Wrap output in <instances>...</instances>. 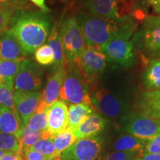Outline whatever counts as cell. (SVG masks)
Here are the masks:
<instances>
[{"mask_svg":"<svg viewBox=\"0 0 160 160\" xmlns=\"http://www.w3.org/2000/svg\"><path fill=\"white\" fill-rule=\"evenodd\" d=\"M77 140V137L73 131L68 128L65 131L62 132L59 134L53 137V143L55 148L57 157H59L61 153L69 147H71Z\"/></svg>","mask_w":160,"mask_h":160,"instance_id":"27","label":"cell"},{"mask_svg":"<svg viewBox=\"0 0 160 160\" xmlns=\"http://www.w3.org/2000/svg\"><path fill=\"white\" fill-rule=\"evenodd\" d=\"M47 39L48 45L51 48L53 54H54V62L53 64L52 71L55 72L58 70L65 68L67 63H66L65 57L64 54L61 37H60L59 32V28H58L57 24L53 25Z\"/></svg>","mask_w":160,"mask_h":160,"instance_id":"21","label":"cell"},{"mask_svg":"<svg viewBox=\"0 0 160 160\" xmlns=\"http://www.w3.org/2000/svg\"><path fill=\"white\" fill-rule=\"evenodd\" d=\"M84 5L91 15L105 19H122L119 9L113 0H83Z\"/></svg>","mask_w":160,"mask_h":160,"instance_id":"16","label":"cell"},{"mask_svg":"<svg viewBox=\"0 0 160 160\" xmlns=\"http://www.w3.org/2000/svg\"><path fill=\"white\" fill-rule=\"evenodd\" d=\"M68 111L67 105L62 100H57L46 108L47 131L52 138L68 128Z\"/></svg>","mask_w":160,"mask_h":160,"instance_id":"12","label":"cell"},{"mask_svg":"<svg viewBox=\"0 0 160 160\" xmlns=\"http://www.w3.org/2000/svg\"><path fill=\"white\" fill-rule=\"evenodd\" d=\"M144 153H160V133L146 142Z\"/></svg>","mask_w":160,"mask_h":160,"instance_id":"35","label":"cell"},{"mask_svg":"<svg viewBox=\"0 0 160 160\" xmlns=\"http://www.w3.org/2000/svg\"><path fill=\"white\" fill-rule=\"evenodd\" d=\"M91 99L93 107L106 117L123 119L130 113L128 99L118 92L102 88L92 93Z\"/></svg>","mask_w":160,"mask_h":160,"instance_id":"5","label":"cell"},{"mask_svg":"<svg viewBox=\"0 0 160 160\" xmlns=\"http://www.w3.org/2000/svg\"><path fill=\"white\" fill-rule=\"evenodd\" d=\"M28 151L38 152L50 160H53L56 158H58L56 154L55 148L53 143V138L51 137L48 131L43 132L42 137Z\"/></svg>","mask_w":160,"mask_h":160,"instance_id":"25","label":"cell"},{"mask_svg":"<svg viewBox=\"0 0 160 160\" xmlns=\"http://www.w3.org/2000/svg\"><path fill=\"white\" fill-rule=\"evenodd\" d=\"M142 77L143 85L148 91L160 90V59L150 60Z\"/></svg>","mask_w":160,"mask_h":160,"instance_id":"23","label":"cell"},{"mask_svg":"<svg viewBox=\"0 0 160 160\" xmlns=\"http://www.w3.org/2000/svg\"><path fill=\"white\" fill-rule=\"evenodd\" d=\"M103 142L104 139L99 135L77 139L59 158L62 160H96L101 153Z\"/></svg>","mask_w":160,"mask_h":160,"instance_id":"10","label":"cell"},{"mask_svg":"<svg viewBox=\"0 0 160 160\" xmlns=\"http://www.w3.org/2000/svg\"><path fill=\"white\" fill-rule=\"evenodd\" d=\"M122 122L124 131L145 141L160 133V119L143 113H129L122 119Z\"/></svg>","mask_w":160,"mask_h":160,"instance_id":"8","label":"cell"},{"mask_svg":"<svg viewBox=\"0 0 160 160\" xmlns=\"http://www.w3.org/2000/svg\"><path fill=\"white\" fill-rule=\"evenodd\" d=\"M0 151L22 153L20 137L0 131Z\"/></svg>","mask_w":160,"mask_h":160,"instance_id":"28","label":"cell"},{"mask_svg":"<svg viewBox=\"0 0 160 160\" xmlns=\"http://www.w3.org/2000/svg\"><path fill=\"white\" fill-rule=\"evenodd\" d=\"M99 51L104 53L107 61L122 67L128 68L135 62L134 46L128 38H116L100 48Z\"/></svg>","mask_w":160,"mask_h":160,"instance_id":"9","label":"cell"},{"mask_svg":"<svg viewBox=\"0 0 160 160\" xmlns=\"http://www.w3.org/2000/svg\"><path fill=\"white\" fill-rule=\"evenodd\" d=\"M41 91H14L15 109L22 120L24 125L37 111L41 98Z\"/></svg>","mask_w":160,"mask_h":160,"instance_id":"13","label":"cell"},{"mask_svg":"<svg viewBox=\"0 0 160 160\" xmlns=\"http://www.w3.org/2000/svg\"><path fill=\"white\" fill-rule=\"evenodd\" d=\"M0 160H25V157L21 153L6 151Z\"/></svg>","mask_w":160,"mask_h":160,"instance_id":"38","label":"cell"},{"mask_svg":"<svg viewBox=\"0 0 160 160\" xmlns=\"http://www.w3.org/2000/svg\"><path fill=\"white\" fill-rule=\"evenodd\" d=\"M132 42L148 61L160 59V16L146 17Z\"/></svg>","mask_w":160,"mask_h":160,"instance_id":"3","label":"cell"},{"mask_svg":"<svg viewBox=\"0 0 160 160\" xmlns=\"http://www.w3.org/2000/svg\"><path fill=\"white\" fill-rule=\"evenodd\" d=\"M27 55L8 30L0 35V60L22 62Z\"/></svg>","mask_w":160,"mask_h":160,"instance_id":"14","label":"cell"},{"mask_svg":"<svg viewBox=\"0 0 160 160\" xmlns=\"http://www.w3.org/2000/svg\"><path fill=\"white\" fill-rule=\"evenodd\" d=\"M25 160H50L45 156L36 151H27L24 153Z\"/></svg>","mask_w":160,"mask_h":160,"instance_id":"37","label":"cell"},{"mask_svg":"<svg viewBox=\"0 0 160 160\" xmlns=\"http://www.w3.org/2000/svg\"><path fill=\"white\" fill-rule=\"evenodd\" d=\"M146 142L134 136L125 133L120 136L113 142L112 148L113 151L132 153L141 157L144 153Z\"/></svg>","mask_w":160,"mask_h":160,"instance_id":"20","label":"cell"},{"mask_svg":"<svg viewBox=\"0 0 160 160\" xmlns=\"http://www.w3.org/2000/svg\"><path fill=\"white\" fill-rule=\"evenodd\" d=\"M74 65L90 86L97 84L105 71L107 58L104 53L93 48H85L75 61Z\"/></svg>","mask_w":160,"mask_h":160,"instance_id":"7","label":"cell"},{"mask_svg":"<svg viewBox=\"0 0 160 160\" xmlns=\"http://www.w3.org/2000/svg\"><path fill=\"white\" fill-rule=\"evenodd\" d=\"M19 61L0 60V83L13 88L14 80L20 68Z\"/></svg>","mask_w":160,"mask_h":160,"instance_id":"24","label":"cell"},{"mask_svg":"<svg viewBox=\"0 0 160 160\" xmlns=\"http://www.w3.org/2000/svg\"><path fill=\"white\" fill-rule=\"evenodd\" d=\"M77 19L86 48H93L97 50L116 38L130 39L137 28V23L131 16L113 20L83 13H79Z\"/></svg>","mask_w":160,"mask_h":160,"instance_id":"1","label":"cell"},{"mask_svg":"<svg viewBox=\"0 0 160 160\" xmlns=\"http://www.w3.org/2000/svg\"><path fill=\"white\" fill-rule=\"evenodd\" d=\"M59 32L68 67L74 65L86 48L77 17H68L60 23Z\"/></svg>","mask_w":160,"mask_h":160,"instance_id":"4","label":"cell"},{"mask_svg":"<svg viewBox=\"0 0 160 160\" xmlns=\"http://www.w3.org/2000/svg\"><path fill=\"white\" fill-rule=\"evenodd\" d=\"M6 151H0V159H1L2 157V156L5 154Z\"/></svg>","mask_w":160,"mask_h":160,"instance_id":"42","label":"cell"},{"mask_svg":"<svg viewBox=\"0 0 160 160\" xmlns=\"http://www.w3.org/2000/svg\"><path fill=\"white\" fill-rule=\"evenodd\" d=\"M0 5L19 11L26 9L25 5H27V2L26 0H0Z\"/></svg>","mask_w":160,"mask_h":160,"instance_id":"36","label":"cell"},{"mask_svg":"<svg viewBox=\"0 0 160 160\" xmlns=\"http://www.w3.org/2000/svg\"><path fill=\"white\" fill-rule=\"evenodd\" d=\"M66 73L67 68L65 67L55 71L49 78L45 88L41 95V101L47 108L58 100V98L59 97L60 91Z\"/></svg>","mask_w":160,"mask_h":160,"instance_id":"18","label":"cell"},{"mask_svg":"<svg viewBox=\"0 0 160 160\" xmlns=\"http://www.w3.org/2000/svg\"><path fill=\"white\" fill-rule=\"evenodd\" d=\"M16 10L0 5V35L9 28L10 23Z\"/></svg>","mask_w":160,"mask_h":160,"instance_id":"32","label":"cell"},{"mask_svg":"<svg viewBox=\"0 0 160 160\" xmlns=\"http://www.w3.org/2000/svg\"><path fill=\"white\" fill-rule=\"evenodd\" d=\"M43 80V70L29 59L20 63V68L14 80V91H37L41 88Z\"/></svg>","mask_w":160,"mask_h":160,"instance_id":"11","label":"cell"},{"mask_svg":"<svg viewBox=\"0 0 160 160\" xmlns=\"http://www.w3.org/2000/svg\"><path fill=\"white\" fill-rule=\"evenodd\" d=\"M132 160H142V159H141V157H136V158H134V159H132Z\"/></svg>","mask_w":160,"mask_h":160,"instance_id":"43","label":"cell"},{"mask_svg":"<svg viewBox=\"0 0 160 160\" xmlns=\"http://www.w3.org/2000/svg\"><path fill=\"white\" fill-rule=\"evenodd\" d=\"M32 3L34 4L37 7L39 8L40 11L43 13H48L51 11V9L46 5L45 4V0H30Z\"/></svg>","mask_w":160,"mask_h":160,"instance_id":"39","label":"cell"},{"mask_svg":"<svg viewBox=\"0 0 160 160\" xmlns=\"http://www.w3.org/2000/svg\"><path fill=\"white\" fill-rule=\"evenodd\" d=\"M91 86L82 76L77 66L68 67L59 97L63 102L71 105L80 103L92 104Z\"/></svg>","mask_w":160,"mask_h":160,"instance_id":"6","label":"cell"},{"mask_svg":"<svg viewBox=\"0 0 160 160\" xmlns=\"http://www.w3.org/2000/svg\"><path fill=\"white\" fill-rule=\"evenodd\" d=\"M117 4L122 18L130 17L135 9L137 0H113Z\"/></svg>","mask_w":160,"mask_h":160,"instance_id":"34","label":"cell"},{"mask_svg":"<svg viewBox=\"0 0 160 160\" xmlns=\"http://www.w3.org/2000/svg\"><path fill=\"white\" fill-rule=\"evenodd\" d=\"M34 57L41 65H51L54 62V54L48 45H42L38 48L34 52Z\"/></svg>","mask_w":160,"mask_h":160,"instance_id":"30","label":"cell"},{"mask_svg":"<svg viewBox=\"0 0 160 160\" xmlns=\"http://www.w3.org/2000/svg\"><path fill=\"white\" fill-rule=\"evenodd\" d=\"M136 157H140L132 153L112 151L100 153L96 160H132Z\"/></svg>","mask_w":160,"mask_h":160,"instance_id":"33","label":"cell"},{"mask_svg":"<svg viewBox=\"0 0 160 160\" xmlns=\"http://www.w3.org/2000/svg\"><path fill=\"white\" fill-rule=\"evenodd\" d=\"M93 113H94V107L92 104L80 103L71 105L68 111V129L72 131H74L86 118Z\"/></svg>","mask_w":160,"mask_h":160,"instance_id":"22","label":"cell"},{"mask_svg":"<svg viewBox=\"0 0 160 160\" xmlns=\"http://www.w3.org/2000/svg\"><path fill=\"white\" fill-rule=\"evenodd\" d=\"M137 105L139 113L160 119V90L142 93L138 98Z\"/></svg>","mask_w":160,"mask_h":160,"instance_id":"19","label":"cell"},{"mask_svg":"<svg viewBox=\"0 0 160 160\" xmlns=\"http://www.w3.org/2000/svg\"><path fill=\"white\" fill-rule=\"evenodd\" d=\"M107 124V119L99 113H93L73 131V133L77 139L95 137L105 130Z\"/></svg>","mask_w":160,"mask_h":160,"instance_id":"15","label":"cell"},{"mask_svg":"<svg viewBox=\"0 0 160 160\" xmlns=\"http://www.w3.org/2000/svg\"><path fill=\"white\" fill-rule=\"evenodd\" d=\"M140 157L142 160H160V153H144Z\"/></svg>","mask_w":160,"mask_h":160,"instance_id":"41","label":"cell"},{"mask_svg":"<svg viewBox=\"0 0 160 160\" xmlns=\"http://www.w3.org/2000/svg\"><path fill=\"white\" fill-rule=\"evenodd\" d=\"M8 31L26 55L33 54L38 48L44 45L51 33L49 16L41 11L19 10L12 17Z\"/></svg>","mask_w":160,"mask_h":160,"instance_id":"2","label":"cell"},{"mask_svg":"<svg viewBox=\"0 0 160 160\" xmlns=\"http://www.w3.org/2000/svg\"><path fill=\"white\" fill-rule=\"evenodd\" d=\"M46 108L47 107L44 105L40 98L39 104L34 113L31 116L26 126L32 130L44 132L47 131V117H46Z\"/></svg>","mask_w":160,"mask_h":160,"instance_id":"26","label":"cell"},{"mask_svg":"<svg viewBox=\"0 0 160 160\" xmlns=\"http://www.w3.org/2000/svg\"><path fill=\"white\" fill-rule=\"evenodd\" d=\"M53 160H62V159H60L59 157H58V158H56V159H54Z\"/></svg>","mask_w":160,"mask_h":160,"instance_id":"44","label":"cell"},{"mask_svg":"<svg viewBox=\"0 0 160 160\" xmlns=\"http://www.w3.org/2000/svg\"><path fill=\"white\" fill-rule=\"evenodd\" d=\"M24 127L22 120L16 110L0 106V131L20 137Z\"/></svg>","mask_w":160,"mask_h":160,"instance_id":"17","label":"cell"},{"mask_svg":"<svg viewBox=\"0 0 160 160\" xmlns=\"http://www.w3.org/2000/svg\"><path fill=\"white\" fill-rule=\"evenodd\" d=\"M43 132L35 131L29 128L28 126L25 125L22 134L20 136V141L22 145V151L24 155L25 151H28L42 136Z\"/></svg>","mask_w":160,"mask_h":160,"instance_id":"29","label":"cell"},{"mask_svg":"<svg viewBox=\"0 0 160 160\" xmlns=\"http://www.w3.org/2000/svg\"><path fill=\"white\" fill-rule=\"evenodd\" d=\"M13 88L5 84L0 83V106L16 110L14 99H13Z\"/></svg>","mask_w":160,"mask_h":160,"instance_id":"31","label":"cell"},{"mask_svg":"<svg viewBox=\"0 0 160 160\" xmlns=\"http://www.w3.org/2000/svg\"><path fill=\"white\" fill-rule=\"evenodd\" d=\"M146 2L151 6L153 12L160 15V0H146Z\"/></svg>","mask_w":160,"mask_h":160,"instance_id":"40","label":"cell"}]
</instances>
